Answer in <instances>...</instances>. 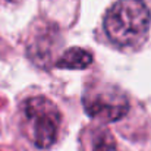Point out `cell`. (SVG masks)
I'll return each instance as SVG.
<instances>
[{"mask_svg":"<svg viewBox=\"0 0 151 151\" xmlns=\"http://www.w3.org/2000/svg\"><path fill=\"white\" fill-rule=\"evenodd\" d=\"M151 13L142 0H119L104 16L107 38L120 49L138 47L147 37Z\"/></svg>","mask_w":151,"mask_h":151,"instance_id":"6da1fadb","label":"cell"},{"mask_svg":"<svg viewBox=\"0 0 151 151\" xmlns=\"http://www.w3.org/2000/svg\"><path fill=\"white\" fill-rule=\"evenodd\" d=\"M60 125V110L50 99L44 96H34L22 101L21 128L35 148H50L57 139Z\"/></svg>","mask_w":151,"mask_h":151,"instance_id":"7a4b0ae2","label":"cell"},{"mask_svg":"<svg viewBox=\"0 0 151 151\" xmlns=\"http://www.w3.org/2000/svg\"><path fill=\"white\" fill-rule=\"evenodd\" d=\"M85 113L103 123L117 122L129 111L126 96L113 85H100L90 88L82 99Z\"/></svg>","mask_w":151,"mask_h":151,"instance_id":"3957f363","label":"cell"},{"mask_svg":"<svg viewBox=\"0 0 151 151\" xmlns=\"http://www.w3.org/2000/svg\"><path fill=\"white\" fill-rule=\"evenodd\" d=\"M93 63L91 51L85 50L82 47H70L63 51V54L57 59L56 68L59 69H87Z\"/></svg>","mask_w":151,"mask_h":151,"instance_id":"277c9868","label":"cell"},{"mask_svg":"<svg viewBox=\"0 0 151 151\" xmlns=\"http://www.w3.org/2000/svg\"><path fill=\"white\" fill-rule=\"evenodd\" d=\"M85 151H119L117 142L106 128L90 129L85 139Z\"/></svg>","mask_w":151,"mask_h":151,"instance_id":"5b68a950","label":"cell"}]
</instances>
